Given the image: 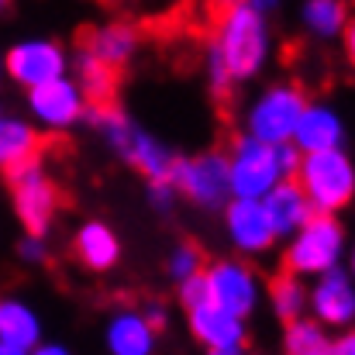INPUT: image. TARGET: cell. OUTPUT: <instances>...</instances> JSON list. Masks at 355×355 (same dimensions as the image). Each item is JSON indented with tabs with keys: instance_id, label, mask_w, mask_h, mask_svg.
<instances>
[{
	"instance_id": "20",
	"label": "cell",
	"mask_w": 355,
	"mask_h": 355,
	"mask_svg": "<svg viewBox=\"0 0 355 355\" xmlns=\"http://www.w3.org/2000/svg\"><path fill=\"white\" fill-rule=\"evenodd\" d=\"M45 338L42 314L24 297H0V342L31 349Z\"/></svg>"
},
{
	"instance_id": "16",
	"label": "cell",
	"mask_w": 355,
	"mask_h": 355,
	"mask_svg": "<svg viewBox=\"0 0 355 355\" xmlns=\"http://www.w3.org/2000/svg\"><path fill=\"white\" fill-rule=\"evenodd\" d=\"M300 152H324V148H342L345 145V118L338 114V107L324 104V101H307L304 114L293 128L290 138Z\"/></svg>"
},
{
	"instance_id": "15",
	"label": "cell",
	"mask_w": 355,
	"mask_h": 355,
	"mask_svg": "<svg viewBox=\"0 0 355 355\" xmlns=\"http://www.w3.org/2000/svg\"><path fill=\"white\" fill-rule=\"evenodd\" d=\"M159 331L145 321L138 307H121L104 324V352L107 355H155Z\"/></svg>"
},
{
	"instance_id": "44",
	"label": "cell",
	"mask_w": 355,
	"mask_h": 355,
	"mask_svg": "<svg viewBox=\"0 0 355 355\" xmlns=\"http://www.w3.org/2000/svg\"><path fill=\"white\" fill-rule=\"evenodd\" d=\"M0 118H3V104H0Z\"/></svg>"
},
{
	"instance_id": "18",
	"label": "cell",
	"mask_w": 355,
	"mask_h": 355,
	"mask_svg": "<svg viewBox=\"0 0 355 355\" xmlns=\"http://www.w3.org/2000/svg\"><path fill=\"white\" fill-rule=\"evenodd\" d=\"M73 252H76L83 269L111 272L121 262V238L107 221H83L73 238Z\"/></svg>"
},
{
	"instance_id": "11",
	"label": "cell",
	"mask_w": 355,
	"mask_h": 355,
	"mask_svg": "<svg viewBox=\"0 0 355 355\" xmlns=\"http://www.w3.org/2000/svg\"><path fill=\"white\" fill-rule=\"evenodd\" d=\"M7 80L21 90H31L38 83H49L55 76L69 73V52L55 38H24L3 52Z\"/></svg>"
},
{
	"instance_id": "1",
	"label": "cell",
	"mask_w": 355,
	"mask_h": 355,
	"mask_svg": "<svg viewBox=\"0 0 355 355\" xmlns=\"http://www.w3.org/2000/svg\"><path fill=\"white\" fill-rule=\"evenodd\" d=\"M211 49L225 59V66L232 73V83L255 80L266 69L269 55H272L269 17L252 10L245 0L225 3V10L218 17V28H214V38H211Z\"/></svg>"
},
{
	"instance_id": "9",
	"label": "cell",
	"mask_w": 355,
	"mask_h": 355,
	"mask_svg": "<svg viewBox=\"0 0 355 355\" xmlns=\"http://www.w3.org/2000/svg\"><path fill=\"white\" fill-rule=\"evenodd\" d=\"M228 176H232V197L262 200L283 180L276 145L259 141L252 135H238L228 148Z\"/></svg>"
},
{
	"instance_id": "13",
	"label": "cell",
	"mask_w": 355,
	"mask_h": 355,
	"mask_svg": "<svg viewBox=\"0 0 355 355\" xmlns=\"http://www.w3.org/2000/svg\"><path fill=\"white\" fill-rule=\"evenodd\" d=\"M221 214H225V235H228V241H232V248L238 255H266L279 241L262 200L232 197L221 207Z\"/></svg>"
},
{
	"instance_id": "39",
	"label": "cell",
	"mask_w": 355,
	"mask_h": 355,
	"mask_svg": "<svg viewBox=\"0 0 355 355\" xmlns=\"http://www.w3.org/2000/svg\"><path fill=\"white\" fill-rule=\"evenodd\" d=\"M345 269H349V276L355 279V245H349V255H345Z\"/></svg>"
},
{
	"instance_id": "19",
	"label": "cell",
	"mask_w": 355,
	"mask_h": 355,
	"mask_svg": "<svg viewBox=\"0 0 355 355\" xmlns=\"http://www.w3.org/2000/svg\"><path fill=\"white\" fill-rule=\"evenodd\" d=\"M42 128L31 118H14L3 114L0 118V173H10L31 159H38L42 152Z\"/></svg>"
},
{
	"instance_id": "17",
	"label": "cell",
	"mask_w": 355,
	"mask_h": 355,
	"mask_svg": "<svg viewBox=\"0 0 355 355\" xmlns=\"http://www.w3.org/2000/svg\"><path fill=\"white\" fill-rule=\"evenodd\" d=\"M262 204H266V214H269V221H272L279 241L290 238L300 225H307L311 214H314V207H311V200H307V193L300 190L297 180H279V183L262 197Z\"/></svg>"
},
{
	"instance_id": "30",
	"label": "cell",
	"mask_w": 355,
	"mask_h": 355,
	"mask_svg": "<svg viewBox=\"0 0 355 355\" xmlns=\"http://www.w3.org/2000/svg\"><path fill=\"white\" fill-rule=\"evenodd\" d=\"M17 255H21V262H28V266H38V262H45V259H49V245H45V235H31V232H24V238L17 241Z\"/></svg>"
},
{
	"instance_id": "6",
	"label": "cell",
	"mask_w": 355,
	"mask_h": 355,
	"mask_svg": "<svg viewBox=\"0 0 355 355\" xmlns=\"http://www.w3.org/2000/svg\"><path fill=\"white\" fill-rule=\"evenodd\" d=\"M7 187H10V204H14L21 228L31 235H49V228L59 214V187L45 173L42 159H31V162L10 169Z\"/></svg>"
},
{
	"instance_id": "5",
	"label": "cell",
	"mask_w": 355,
	"mask_h": 355,
	"mask_svg": "<svg viewBox=\"0 0 355 355\" xmlns=\"http://www.w3.org/2000/svg\"><path fill=\"white\" fill-rule=\"evenodd\" d=\"M173 187L183 200L200 211H221L232 200V176H228V152L207 148L200 155H187L173 162Z\"/></svg>"
},
{
	"instance_id": "38",
	"label": "cell",
	"mask_w": 355,
	"mask_h": 355,
	"mask_svg": "<svg viewBox=\"0 0 355 355\" xmlns=\"http://www.w3.org/2000/svg\"><path fill=\"white\" fill-rule=\"evenodd\" d=\"M0 355H28V349H21V345H7V342H0Z\"/></svg>"
},
{
	"instance_id": "32",
	"label": "cell",
	"mask_w": 355,
	"mask_h": 355,
	"mask_svg": "<svg viewBox=\"0 0 355 355\" xmlns=\"http://www.w3.org/2000/svg\"><path fill=\"white\" fill-rule=\"evenodd\" d=\"M138 311L145 314V321H148V324H152L159 335L169 328V307H166L162 300H148V304H145V307H138Z\"/></svg>"
},
{
	"instance_id": "29",
	"label": "cell",
	"mask_w": 355,
	"mask_h": 355,
	"mask_svg": "<svg viewBox=\"0 0 355 355\" xmlns=\"http://www.w3.org/2000/svg\"><path fill=\"white\" fill-rule=\"evenodd\" d=\"M176 297H180L183 307H197V304H204V300H207V276L197 272V276L176 283Z\"/></svg>"
},
{
	"instance_id": "41",
	"label": "cell",
	"mask_w": 355,
	"mask_h": 355,
	"mask_svg": "<svg viewBox=\"0 0 355 355\" xmlns=\"http://www.w3.org/2000/svg\"><path fill=\"white\" fill-rule=\"evenodd\" d=\"M3 7H7V0H0V10H3Z\"/></svg>"
},
{
	"instance_id": "40",
	"label": "cell",
	"mask_w": 355,
	"mask_h": 355,
	"mask_svg": "<svg viewBox=\"0 0 355 355\" xmlns=\"http://www.w3.org/2000/svg\"><path fill=\"white\" fill-rule=\"evenodd\" d=\"M7 76V69H3V52H0V80Z\"/></svg>"
},
{
	"instance_id": "37",
	"label": "cell",
	"mask_w": 355,
	"mask_h": 355,
	"mask_svg": "<svg viewBox=\"0 0 355 355\" xmlns=\"http://www.w3.org/2000/svg\"><path fill=\"white\" fill-rule=\"evenodd\" d=\"M207 355H248L245 345H228V349H211Z\"/></svg>"
},
{
	"instance_id": "22",
	"label": "cell",
	"mask_w": 355,
	"mask_h": 355,
	"mask_svg": "<svg viewBox=\"0 0 355 355\" xmlns=\"http://www.w3.org/2000/svg\"><path fill=\"white\" fill-rule=\"evenodd\" d=\"M266 304H269V311H272V318L276 321H293V318H304L307 314V304H311V286L300 279V276H293V272H279L269 286H266Z\"/></svg>"
},
{
	"instance_id": "3",
	"label": "cell",
	"mask_w": 355,
	"mask_h": 355,
	"mask_svg": "<svg viewBox=\"0 0 355 355\" xmlns=\"http://www.w3.org/2000/svg\"><path fill=\"white\" fill-rule=\"evenodd\" d=\"M345 255H349V235L338 214H311L307 225H300L286 238L283 269L300 279H314L335 266H345Z\"/></svg>"
},
{
	"instance_id": "7",
	"label": "cell",
	"mask_w": 355,
	"mask_h": 355,
	"mask_svg": "<svg viewBox=\"0 0 355 355\" xmlns=\"http://www.w3.org/2000/svg\"><path fill=\"white\" fill-rule=\"evenodd\" d=\"M304 107H307V94L297 83H272L262 94H255L252 104L245 107V135L269 145L290 141Z\"/></svg>"
},
{
	"instance_id": "23",
	"label": "cell",
	"mask_w": 355,
	"mask_h": 355,
	"mask_svg": "<svg viewBox=\"0 0 355 355\" xmlns=\"http://www.w3.org/2000/svg\"><path fill=\"white\" fill-rule=\"evenodd\" d=\"M69 66L76 69V83L83 87L90 104H111V94H114V83H118V69L114 66L97 59L87 45L76 52V59Z\"/></svg>"
},
{
	"instance_id": "31",
	"label": "cell",
	"mask_w": 355,
	"mask_h": 355,
	"mask_svg": "<svg viewBox=\"0 0 355 355\" xmlns=\"http://www.w3.org/2000/svg\"><path fill=\"white\" fill-rule=\"evenodd\" d=\"M276 159H279L283 180H293V176H297V166H300V159H304V152H300L293 141H279V145H276Z\"/></svg>"
},
{
	"instance_id": "12",
	"label": "cell",
	"mask_w": 355,
	"mask_h": 355,
	"mask_svg": "<svg viewBox=\"0 0 355 355\" xmlns=\"http://www.w3.org/2000/svg\"><path fill=\"white\" fill-rule=\"evenodd\" d=\"M307 314L318 318L328 331H345L355 324V279L345 266H335L311 279Z\"/></svg>"
},
{
	"instance_id": "8",
	"label": "cell",
	"mask_w": 355,
	"mask_h": 355,
	"mask_svg": "<svg viewBox=\"0 0 355 355\" xmlns=\"http://www.w3.org/2000/svg\"><path fill=\"white\" fill-rule=\"evenodd\" d=\"M204 276H207V300H214L218 307L232 311L238 318H252L266 297V286H262V276L255 272V266L248 259H214L211 266H204Z\"/></svg>"
},
{
	"instance_id": "21",
	"label": "cell",
	"mask_w": 355,
	"mask_h": 355,
	"mask_svg": "<svg viewBox=\"0 0 355 355\" xmlns=\"http://www.w3.org/2000/svg\"><path fill=\"white\" fill-rule=\"evenodd\" d=\"M138 31L128 24V21H111V24H101V28H94L90 31V42H87V49L97 55V59H104L107 66H128L131 59H135V52H138Z\"/></svg>"
},
{
	"instance_id": "43",
	"label": "cell",
	"mask_w": 355,
	"mask_h": 355,
	"mask_svg": "<svg viewBox=\"0 0 355 355\" xmlns=\"http://www.w3.org/2000/svg\"><path fill=\"white\" fill-rule=\"evenodd\" d=\"M321 355H335V352H331V349H328V352H321Z\"/></svg>"
},
{
	"instance_id": "35",
	"label": "cell",
	"mask_w": 355,
	"mask_h": 355,
	"mask_svg": "<svg viewBox=\"0 0 355 355\" xmlns=\"http://www.w3.org/2000/svg\"><path fill=\"white\" fill-rule=\"evenodd\" d=\"M342 45H345L349 62L355 66V17H349V24H345V31H342Z\"/></svg>"
},
{
	"instance_id": "34",
	"label": "cell",
	"mask_w": 355,
	"mask_h": 355,
	"mask_svg": "<svg viewBox=\"0 0 355 355\" xmlns=\"http://www.w3.org/2000/svg\"><path fill=\"white\" fill-rule=\"evenodd\" d=\"M28 355H73V352H69L62 342H49V338H42L38 345L28 349Z\"/></svg>"
},
{
	"instance_id": "33",
	"label": "cell",
	"mask_w": 355,
	"mask_h": 355,
	"mask_svg": "<svg viewBox=\"0 0 355 355\" xmlns=\"http://www.w3.org/2000/svg\"><path fill=\"white\" fill-rule=\"evenodd\" d=\"M331 352L335 355H355V324L338 331V338H331Z\"/></svg>"
},
{
	"instance_id": "14",
	"label": "cell",
	"mask_w": 355,
	"mask_h": 355,
	"mask_svg": "<svg viewBox=\"0 0 355 355\" xmlns=\"http://www.w3.org/2000/svg\"><path fill=\"white\" fill-rule=\"evenodd\" d=\"M187 328L190 335L211 352V349H228V345H245L248 342V328L245 318H238L232 311L218 307L214 300H204L197 307H187Z\"/></svg>"
},
{
	"instance_id": "2",
	"label": "cell",
	"mask_w": 355,
	"mask_h": 355,
	"mask_svg": "<svg viewBox=\"0 0 355 355\" xmlns=\"http://www.w3.org/2000/svg\"><path fill=\"white\" fill-rule=\"evenodd\" d=\"M83 121H90L101 131V138L107 141V148L121 162L138 169L145 180H173V162H176L173 148L162 138H155L148 128L131 121L124 111L111 107V104H90Z\"/></svg>"
},
{
	"instance_id": "4",
	"label": "cell",
	"mask_w": 355,
	"mask_h": 355,
	"mask_svg": "<svg viewBox=\"0 0 355 355\" xmlns=\"http://www.w3.org/2000/svg\"><path fill=\"white\" fill-rule=\"evenodd\" d=\"M300 190L307 193L314 214H342L355 200V162L342 148H324V152H304L297 176Z\"/></svg>"
},
{
	"instance_id": "25",
	"label": "cell",
	"mask_w": 355,
	"mask_h": 355,
	"mask_svg": "<svg viewBox=\"0 0 355 355\" xmlns=\"http://www.w3.org/2000/svg\"><path fill=\"white\" fill-rule=\"evenodd\" d=\"M331 349V331L304 314V318H293L283 324V355H321Z\"/></svg>"
},
{
	"instance_id": "36",
	"label": "cell",
	"mask_w": 355,
	"mask_h": 355,
	"mask_svg": "<svg viewBox=\"0 0 355 355\" xmlns=\"http://www.w3.org/2000/svg\"><path fill=\"white\" fill-rule=\"evenodd\" d=\"M245 3H248L252 10H259V14H266V17H269V14H276V10L283 7V0H245Z\"/></svg>"
},
{
	"instance_id": "24",
	"label": "cell",
	"mask_w": 355,
	"mask_h": 355,
	"mask_svg": "<svg viewBox=\"0 0 355 355\" xmlns=\"http://www.w3.org/2000/svg\"><path fill=\"white\" fill-rule=\"evenodd\" d=\"M300 24L318 42H335V38H342V31L349 24V7L342 0H304Z\"/></svg>"
},
{
	"instance_id": "42",
	"label": "cell",
	"mask_w": 355,
	"mask_h": 355,
	"mask_svg": "<svg viewBox=\"0 0 355 355\" xmlns=\"http://www.w3.org/2000/svg\"><path fill=\"white\" fill-rule=\"evenodd\" d=\"M225 3H235V0H221V7H225Z\"/></svg>"
},
{
	"instance_id": "28",
	"label": "cell",
	"mask_w": 355,
	"mask_h": 355,
	"mask_svg": "<svg viewBox=\"0 0 355 355\" xmlns=\"http://www.w3.org/2000/svg\"><path fill=\"white\" fill-rule=\"evenodd\" d=\"M204 69H207V83H211V94L214 97H225L235 83H232V73H228V66H225V59L207 45V52H204Z\"/></svg>"
},
{
	"instance_id": "26",
	"label": "cell",
	"mask_w": 355,
	"mask_h": 355,
	"mask_svg": "<svg viewBox=\"0 0 355 355\" xmlns=\"http://www.w3.org/2000/svg\"><path fill=\"white\" fill-rule=\"evenodd\" d=\"M197 272H204V252H200L193 241L173 245L169 255H166V276H169L173 283H183V279H190V276H197Z\"/></svg>"
},
{
	"instance_id": "27",
	"label": "cell",
	"mask_w": 355,
	"mask_h": 355,
	"mask_svg": "<svg viewBox=\"0 0 355 355\" xmlns=\"http://www.w3.org/2000/svg\"><path fill=\"white\" fill-rule=\"evenodd\" d=\"M145 197H148V207L155 211V214H173L176 211V200H180V190L173 187V180H148V190H145Z\"/></svg>"
},
{
	"instance_id": "10",
	"label": "cell",
	"mask_w": 355,
	"mask_h": 355,
	"mask_svg": "<svg viewBox=\"0 0 355 355\" xmlns=\"http://www.w3.org/2000/svg\"><path fill=\"white\" fill-rule=\"evenodd\" d=\"M87 94L76 83V76H55L49 83H38L28 90V118L42 131H69L73 124L87 118Z\"/></svg>"
}]
</instances>
